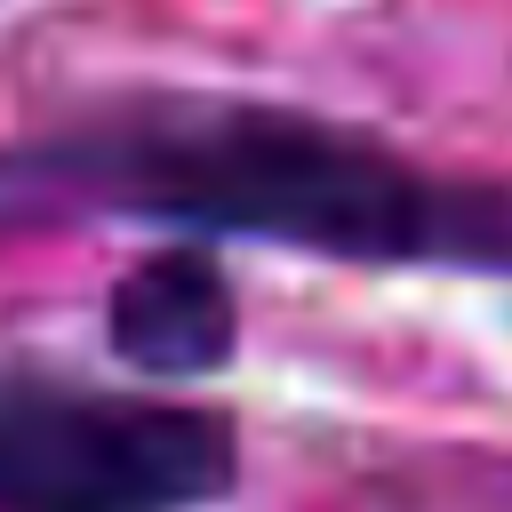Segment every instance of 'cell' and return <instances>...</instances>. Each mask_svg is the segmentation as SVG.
Instances as JSON below:
<instances>
[{
    "label": "cell",
    "instance_id": "6da1fadb",
    "mask_svg": "<svg viewBox=\"0 0 512 512\" xmlns=\"http://www.w3.org/2000/svg\"><path fill=\"white\" fill-rule=\"evenodd\" d=\"M0 192L368 272H512V184L448 176L352 120L224 88L72 104L0 152Z\"/></svg>",
    "mask_w": 512,
    "mask_h": 512
},
{
    "label": "cell",
    "instance_id": "7a4b0ae2",
    "mask_svg": "<svg viewBox=\"0 0 512 512\" xmlns=\"http://www.w3.org/2000/svg\"><path fill=\"white\" fill-rule=\"evenodd\" d=\"M232 480L224 408L0 360V512H208Z\"/></svg>",
    "mask_w": 512,
    "mask_h": 512
},
{
    "label": "cell",
    "instance_id": "3957f363",
    "mask_svg": "<svg viewBox=\"0 0 512 512\" xmlns=\"http://www.w3.org/2000/svg\"><path fill=\"white\" fill-rule=\"evenodd\" d=\"M104 344L136 376H216L240 352V296L216 240H168L136 256L104 296Z\"/></svg>",
    "mask_w": 512,
    "mask_h": 512
}]
</instances>
